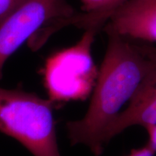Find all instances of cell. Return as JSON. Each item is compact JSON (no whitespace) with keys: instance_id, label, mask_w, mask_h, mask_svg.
<instances>
[{"instance_id":"8","label":"cell","mask_w":156,"mask_h":156,"mask_svg":"<svg viewBox=\"0 0 156 156\" xmlns=\"http://www.w3.org/2000/svg\"><path fill=\"white\" fill-rule=\"evenodd\" d=\"M28 0H0V24Z\"/></svg>"},{"instance_id":"9","label":"cell","mask_w":156,"mask_h":156,"mask_svg":"<svg viewBox=\"0 0 156 156\" xmlns=\"http://www.w3.org/2000/svg\"><path fill=\"white\" fill-rule=\"evenodd\" d=\"M83 12L94 15L104 10L111 0H80Z\"/></svg>"},{"instance_id":"3","label":"cell","mask_w":156,"mask_h":156,"mask_svg":"<svg viewBox=\"0 0 156 156\" xmlns=\"http://www.w3.org/2000/svg\"><path fill=\"white\" fill-rule=\"evenodd\" d=\"M67 0H28L0 24V78L6 62L27 41L42 44L77 14Z\"/></svg>"},{"instance_id":"6","label":"cell","mask_w":156,"mask_h":156,"mask_svg":"<svg viewBox=\"0 0 156 156\" xmlns=\"http://www.w3.org/2000/svg\"><path fill=\"white\" fill-rule=\"evenodd\" d=\"M106 24L126 38L156 42V0H127Z\"/></svg>"},{"instance_id":"4","label":"cell","mask_w":156,"mask_h":156,"mask_svg":"<svg viewBox=\"0 0 156 156\" xmlns=\"http://www.w3.org/2000/svg\"><path fill=\"white\" fill-rule=\"evenodd\" d=\"M98 31L94 28L85 30L75 45L48 58L44 77L51 100L54 102L83 100L90 93L98 75L92 56Z\"/></svg>"},{"instance_id":"1","label":"cell","mask_w":156,"mask_h":156,"mask_svg":"<svg viewBox=\"0 0 156 156\" xmlns=\"http://www.w3.org/2000/svg\"><path fill=\"white\" fill-rule=\"evenodd\" d=\"M103 29L107 47L88 109L83 118L67 123L72 145L86 146L95 156L103 153L109 128L122 106L130 101L151 63L127 38L106 24Z\"/></svg>"},{"instance_id":"2","label":"cell","mask_w":156,"mask_h":156,"mask_svg":"<svg viewBox=\"0 0 156 156\" xmlns=\"http://www.w3.org/2000/svg\"><path fill=\"white\" fill-rule=\"evenodd\" d=\"M54 106L50 98L0 87V132L14 138L34 156H61Z\"/></svg>"},{"instance_id":"5","label":"cell","mask_w":156,"mask_h":156,"mask_svg":"<svg viewBox=\"0 0 156 156\" xmlns=\"http://www.w3.org/2000/svg\"><path fill=\"white\" fill-rule=\"evenodd\" d=\"M151 63L147 73L129 101L127 108L121 112L107 133V142L129 127H144L156 124V61Z\"/></svg>"},{"instance_id":"11","label":"cell","mask_w":156,"mask_h":156,"mask_svg":"<svg viewBox=\"0 0 156 156\" xmlns=\"http://www.w3.org/2000/svg\"><path fill=\"white\" fill-rule=\"evenodd\" d=\"M145 129L149 136L147 145L156 153V124L146 126Z\"/></svg>"},{"instance_id":"12","label":"cell","mask_w":156,"mask_h":156,"mask_svg":"<svg viewBox=\"0 0 156 156\" xmlns=\"http://www.w3.org/2000/svg\"><path fill=\"white\" fill-rule=\"evenodd\" d=\"M155 154V152L146 144L143 147L132 150L130 153L126 156H154Z\"/></svg>"},{"instance_id":"10","label":"cell","mask_w":156,"mask_h":156,"mask_svg":"<svg viewBox=\"0 0 156 156\" xmlns=\"http://www.w3.org/2000/svg\"><path fill=\"white\" fill-rule=\"evenodd\" d=\"M136 48L143 54L145 57L151 60L156 61V46L150 45H136Z\"/></svg>"},{"instance_id":"7","label":"cell","mask_w":156,"mask_h":156,"mask_svg":"<svg viewBox=\"0 0 156 156\" xmlns=\"http://www.w3.org/2000/svg\"><path fill=\"white\" fill-rule=\"evenodd\" d=\"M126 1L127 0H111L104 10L94 15H89L84 12H77L70 18L69 25H75L85 30L94 28L99 30L108 22L112 13Z\"/></svg>"}]
</instances>
